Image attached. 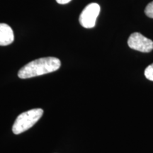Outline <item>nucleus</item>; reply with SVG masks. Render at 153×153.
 Instances as JSON below:
<instances>
[{"instance_id":"obj_6","label":"nucleus","mask_w":153,"mask_h":153,"mask_svg":"<svg viewBox=\"0 0 153 153\" xmlns=\"http://www.w3.org/2000/svg\"><path fill=\"white\" fill-rule=\"evenodd\" d=\"M145 76L148 79L153 81V63L147 67L145 70Z\"/></svg>"},{"instance_id":"obj_2","label":"nucleus","mask_w":153,"mask_h":153,"mask_svg":"<svg viewBox=\"0 0 153 153\" xmlns=\"http://www.w3.org/2000/svg\"><path fill=\"white\" fill-rule=\"evenodd\" d=\"M43 114L41 108H33L19 115L12 127L13 133L16 135L24 133L32 128Z\"/></svg>"},{"instance_id":"obj_4","label":"nucleus","mask_w":153,"mask_h":153,"mask_svg":"<svg viewBox=\"0 0 153 153\" xmlns=\"http://www.w3.org/2000/svg\"><path fill=\"white\" fill-rule=\"evenodd\" d=\"M128 45L131 49L142 53H150L153 50V41L141 33H132L128 40Z\"/></svg>"},{"instance_id":"obj_5","label":"nucleus","mask_w":153,"mask_h":153,"mask_svg":"<svg viewBox=\"0 0 153 153\" xmlns=\"http://www.w3.org/2000/svg\"><path fill=\"white\" fill-rule=\"evenodd\" d=\"M14 40V32L9 25L0 24V45L6 46L10 45Z\"/></svg>"},{"instance_id":"obj_8","label":"nucleus","mask_w":153,"mask_h":153,"mask_svg":"<svg viewBox=\"0 0 153 153\" xmlns=\"http://www.w3.org/2000/svg\"><path fill=\"white\" fill-rule=\"evenodd\" d=\"M72 0H56V1L60 4H68Z\"/></svg>"},{"instance_id":"obj_1","label":"nucleus","mask_w":153,"mask_h":153,"mask_svg":"<svg viewBox=\"0 0 153 153\" xmlns=\"http://www.w3.org/2000/svg\"><path fill=\"white\" fill-rule=\"evenodd\" d=\"M60 66V60L57 57H41L28 62L21 68L18 76L21 79H28L57 71Z\"/></svg>"},{"instance_id":"obj_7","label":"nucleus","mask_w":153,"mask_h":153,"mask_svg":"<svg viewBox=\"0 0 153 153\" xmlns=\"http://www.w3.org/2000/svg\"><path fill=\"white\" fill-rule=\"evenodd\" d=\"M145 13L149 18L153 19V1L147 5L145 9Z\"/></svg>"},{"instance_id":"obj_3","label":"nucleus","mask_w":153,"mask_h":153,"mask_svg":"<svg viewBox=\"0 0 153 153\" xmlns=\"http://www.w3.org/2000/svg\"><path fill=\"white\" fill-rule=\"evenodd\" d=\"M100 6L97 3L88 4L82 11L79 18V22L82 26L85 28H94L96 25V21L100 13Z\"/></svg>"}]
</instances>
